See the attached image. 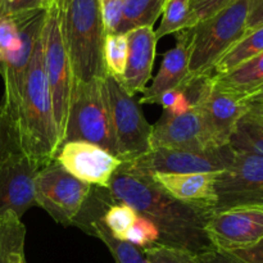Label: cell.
I'll use <instances>...</instances> for the list:
<instances>
[{
  "instance_id": "cell-1",
  "label": "cell",
  "mask_w": 263,
  "mask_h": 263,
  "mask_svg": "<svg viewBox=\"0 0 263 263\" xmlns=\"http://www.w3.org/2000/svg\"><path fill=\"white\" fill-rule=\"evenodd\" d=\"M107 192L113 202L130 205L157 226L161 235L158 244L195 254L212 249L204 228L213 210L174 199L151 180L135 176L122 166L113 175Z\"/></svg>"
},
{
  "instance_id": "cell-2",
  "label": "cell",
  "mask_w": 263,
  "mask_h": 263,
  "mask_svg": "<svg viewBox=\"0 0 263 263\" xmlns=\"http://www.w3.org/2000/svg\"><path fill=\"white\" fill-rule=\"evenodd\" d=\"M7 144L25 154L37 171L55 161L61 149L44 68L43 36L36 43L26 71L20 105L7 133Z\"/></svg>"
},
{
  "instance_id": "cell-3",
  "label": "cell",
  "mask_w": 263,
  "mask_h": 263,
  "mask_svg": "<svg viewBox=\"0 0 263 263\" xmlns=\"http://www.w3.org/2000/svg\"><path fill=\"white\" fill-rule=\"evenodd\" d=\"M64 46L71 62L73 81L104 79L103 59L105 30L99 0H57Z\"/></svg>"
},
{
  "instance_id": "cell-4",
  "label": "cell",
  "mask_w": 263,
  "mask_h": 263,
  "mask_svg": "<svg viewBox=\"0 0 263 263\" xmlns=\"http://www.w3.org/2000/svg\"><path fill=\"white\" fill-rule=\"evenodd\" d=\"M249 7L251 0H234L192 27L189 79L212 74L221 57L246 35Z\"/></svg>"
},
{
  "instance_id": "cell-5",
  "label": "cell",
  "mask_w": 263,
  "mask_h": 263,
  "mask_svg": "<svg viewBox=\"0 0 263 263\" xmlns=\"http://www.w3.org/2000/svg\"><path fill=\"white\" fill-rule=\"evenodd\" d=\"M66 141H87L102 146L118 158L117 141L103 79L73 81Z\"/></svg>"
},
{
  "instance_id": "cell-6",
  "label": "cell",
  "mask_w": 263,
  "mask_h": 263,
  "mask_svg": "<svg viewBox=\"0 0 263 263\" xmlns=\"http://www.w3.org/2000/svg\"><path fill=\"white\" fill-rule=\"evenodd\" d=\"M41 36H43L44 68L50 89L54 117H55L59 143L62 146L66 139L67 120H68L72 90H73V73L62 36L57 0H53L46 7Z\"/></svg>"
},
{
  "instance_id": "cell-7",
  "label": "cell",
  "mask_w": 263,
  "mask_h": 263,
  "mask_svg": "<svg viewBox=\"0 0 263 263\" xmlns=\"http://www.w3.org/2000/svg\"><path fill=\"white\" fill-rule=\"evenodd\" d=\"M103 84L117 141L118 158L123 163L131 162L152 149L153 126L146 121L140 103L123 89L117 79L107 73Z\"/></svg>"
},
{
  "instance_id": "cell-8",
  "label": "cell",
  "mask_w": 263,
  "mask_h": 263,
  "mask_svg": "<svg viewBox=\"0 0 263 263\" xmlns=\"http://www.w3.org/2000/svg\"><path fill=\"white\" fill-rule=\"evenodd\" d=\"M91 192V185L77 180L57 161L36 172V205L63 226L76 222Z\"/></svg>"
},
{
  "instance_id": "cell-9",
  "label": "cell",
  "mask_w": 263,
  "mask_h": 263,
  "mask_svg": "<svg viewBox=\"0 0 263 263\" xmlns=\"http://www.w3.org/2000/svg\"><path fill=\"white\" fill-rule=\"evenodd\" d=\"M234 158L235 151L230 145L205 152L153 148L144 156L122 163V167L135 176L148 179L154 174L221 172L231 166Z\"/></svg>"
},
{
  "instance_id": "cell-10",
  "label": "cell",
  "mask_w": 263,
  "mask_h": 263,
  "mask_svg": "<svg viewBox=\"0 0 263 263\" xmlns=\"http://www.w3.org/2000/svg\"><path fill=\"white\" fill-rule=\"evenodd\" d=\"M180 87L192 107L200 112L216 145H229L236 123L246 115L248 107L238 98L216 90L212 74L187 79Z\"/></svg>"
},
{
  "instance_id": "cell-11",
  "label": "cell",
  "mask_w": 263,
  "mask_h": 263,
  "mask_svg": "<svg viewBox=\"0 0 263 263\" xmlns=\"http://www.w3.org/2000/svg\"><path fill=\"white\" fill-rule=\"evenodd\" d=\"M212 248L235 252L263 239V204H239L213 210L204 228Z\"/></svg>"
},
{
  "instance_id": "cell-12",
  "label": "cell",
  "mask_w": 263,
  "mask_h": 263,
  "mask_svg": "<svg viewBox=\"0 0 263 263\" xmlns=\"http://www.w3.org/2000/svg\"><path fill=\"white\" fill-rule=\"evenodd\" d=\"M213 210L239 204H263V157L236 153L233 163L216 175Z\"/></svg>"
},
{
  "instance_id": "cell-13",
  "label": "cell",
  "mask_w": 263,
  "mask_h": 263,
  "mask_svg": "<svg viewBox=\"0 0 263 263\" xmlns=\"http://www.w3.org/2000/svg\"><path fill=\"white\" fill-rule=\"evenodd\" d=\"M36 172L27 157L17 149L7 146L0 153V215L14 212L22 218L36 205Z\"/></svg>"
},
{
  "instance_id": "cell-14",
  "label": "cell",
  "mask_w": 263,
  "mask_h": 263,
  "mask_svg": "<svg viewBox=\"0 0 263 263\" xmlns=\"http://www.w3.org/2000/svg\"><path fill=\"white\" fill-rule=\"evenodd\" d=\"M55 161L68 174L85 184L107 190L123 162L102 146L87 141H66Z\"/></svg>"
},
{
  "instance_id": "cell-15",
  "label": "cell",
  "mask_w": 263,
  "mask_h": 263,
  "mask_svg": "<svg viewBox=\"0 0 263 263\" xmlns=\"http://www.w3.org/2000/svg\"><path fill=\"white\" fill-rule=\"evenodd\" d=\"M152 149L168 148L179 151L205 152L217 146L197 108L181 115L163 112L152 130Z\"/></svg>"
},
{
  "instance_id": "cell-16",
  "label": "cell",
  "mask_w": 263,
  "mask_h": 263,
  "mask_svg": "<svg viewBox=\"0 0 263 263\" xmlns=\"http://www.w3.org/2000/svg\"><path fill=\"white\" fill-rule=\"evenodd\" d=\"M190 48H192V28H185L176 33V44L163 55L158 73L151 86L144 90L141 103L157 104L162 94L177 89L189 79Z\"/></svg>"
},
{
  "instance_id": "cell-17",
  "label": "cell",
  "mask_w": 263,
  "mask_h": 263,
  "mask_svg": "<svg viewBox=\"0 0 263 263\" xmlns=\"http://www.w3.org/2000/svg\"><path fill=\"white\" fill-rule=\"evenodd\" d=\"M126 36L128 41L127 64L120 84L128 94L135 95L144 92L151 80L158 40L153 27L135 28Z\"/></svg>"
},
{
  "instance_id": "cell-18",
  "label": "cell",
  "mask_w": 263,
  "mask_h": 263,
  "mask_svg": "<svg viewBox=\"0 0 263 263\" xmlns=\"http://www.w3.org/2000/svg\"><path fill=\"white\" fill-rule=\"evenodd\" d=\"M216 175L217 172L154 174L148 180L174 199L213 210L217 202L215 190Z\"/></svg>"
},
{
  "instance_id": "cell-19",
  "label": "cell",
  "mask_w": 263,
  "mask_h": 263,
  "mask_svg": "<svg viewBox=\"0 0 263 263\" xmlns=\"http://www.w3.org/2000/svg\"><path fill=\"white\" fill-rule=\"evenodd\" d=\"M212 85L218 91L241 100L263 85V51L225 74H212Z\"/></svg>"
},
{
  "instance_id": "cell-20",
  "label": "cell",
  "mask_w": 263,
  "mask_h": 263,
  "mask_svg": "<svg viewBox=\"0 0 263 263\" xmlns=\"http://www.w3.org/2000/svg\"><path fill=\"white\" fill-rule=\"evenodd\" d=\"M26 226L14 212L0 215V263H27Z\"/></svg>"
},
{
  "instance_id": "cell-21",
  "label": "cell",
  "mask_w": 263,
  "mask_h": 263,
  "mask_svg": "<svg viewBox=\"0 0 263 263\" xmlns=\"http://www.w3.org/2000/svg\"><path fill=\"white\" fill-rule=\"evenodd\" d=\"M76 223L92 236L100 239L110 252L116 263H146L144 249L112 236L103 223L102 216H95L91 218L85 217L84 221H77Z\"/></svg>"
},
{
  "instance_id": "cell-22",
  "label": "cell",
  "mask_w": 263,
  "mask_h": 263,
  "mask_svg": "<svg viewBox=\"0 0 263 263\" xmlns=\"http://www.w3.org/2000/svg\"><path fill=\"white\" fill-rule=\"evenodd\" d=\"M263 51V26L247 32L213 67L212 74H225Z\"/></svg>"
},
{
  "instance_id": "cell-23",
  "label": "cell",
  "mask_w": 263,
  "mask_h": 263,
  "mask_svg": "<svg viewBox=\"0 0 263 263\" xmlns=\"http://www.w3.org/2000/svg\"><path fill=\"white\" fill-rule=\"evenodd\" d=\"M166 0H123L122 20L117 33H127L135 28L153 27L163 12Z\"/></svg>"
},
{
  "instance_id": "cell-24",
  "label": "cell",
  "mask_w": 263,
  "mask_h": 263,
  "mask_svg": "<svg viewBox=\"0 0 263 263\" xmlns=\"http://www.w3.org/2000/svg\"><path fill=\"white\" fill-rule=\"evenodd\" d=\"M229 145L236 153L263 157V118L247 110L236 123Z\"/></svg>"
},
{
  "instance_id": "cell-25",
  "label": "cell",
  "mask_w": 263,
  "mask_h": 263,
  "mask_svg": "<svg viewBox=\"0 0 263 263\" xmlns=\"http://www.w3.org/2000/svg\"><path fill=\"white\" fill-rule=\"evenodd\" d=\"M128 55L126 33H108L103 45V59L107 73L120 81L125 73Z\"/></svg>"
},
{
  "instance_id": "cell-26",
  "label": "cell",
  "mask_w": 263,
  "mask_h": 263,
  "mask_svg": "<svg viewBox=\"0 0 263 263\" xmlns=\"http://www.w3.org/2000/svg\"><path fill=\"white\" fill-rule=\"evenodd\" d=\"M192 3L193 0H166L162 12V22L158 30H156L157 40L187 28Z\"/></svg>"
},
{
  "instance_id": "cell-27",
  "label": "cell",
  "mask_w": 263,
  "mask_h": 263,
  "mask_svg": "<svg viewBox=\"0 0 263 263\" xmlns=\"http://www.w3.org/2000/svg\"><path fill=\"white\" fill-rule=\"evenodd\" d=\"M136 217L138 213L134 208L125 203L115 202V204L109 205L103 213L102 221L112 236L120 240H125L126 234L134 225Z\"/></svg>"
},
{
  "instance_id": "cell-28",
  "label": "cell",
  "mask_w": 263,
  "mask_h": 263,
  "mask_svg": "<svg viewBox=\"0 0 263 263\" xmlns=\"http://www.w3.org/2000/svg\"><path fill=\"white\" fill-rule=\"evenodd\" d=\"M146 263H197V254L177 247L156 244L144 249Z\"/></svg>"
},
{
  "instance_id": "cell-29",
  "label": "cell",
  "mask_w": 263,
  "mask_h": 263,
  "mask_svg": "<svg viewBox=\"0 0 263 263\" xmlns=\"http://www.w3.org/2000/svg\"><path fill=\"white\" fill-rule=\"evenodd\" d=\"M159 239H161V235L157 226L151 220L139 215L125 236V241H128L141 249L156 246L159 243Z\"/></svg>"
},
{
  "instance_id": "cell-30",
  "label": "cell",
  "mask_w": 263,
  "mask_h": 263,
  "mask_svg": "<svg viewBox=\"0 0 263 263\" xmlns=\"http://www.w3.org/2000/svg\"><path fill=\"white\" fill-rule=\"evenodd\" d=\"M233 2L234 0H193L187 28L194 27L202 21L212 17Z\"/></svg>"
},
{
  "instance_id": "cell-31",
  "label": "cell",
  "mask_w": 263,
  "mask_h": 263,
  "mask_svg": "<svg viewBox=\"0 0 263 263\" xmlns=\"http://www.w3.org/2000/svg\"><path fill=\"white\" fill-rule=\"evenodd\" d=\"M157 104L162 105L163 112L167 115H181L193 108L182 87L168 90L162 94Z\"/></svg>"
},
{
  "instance_id": "cell-32",
  "label": "cell",
  "mask_w": 263,
  "mask_h": 263,
  "mask_svg": "<svg viewBox=\"0 0 263 263\" xmlns=\"http://www.w3.org/2000/svg\"><path fill=\"white\" fill-rule=\"evenodd\" d=\"M105 33H117L122 20L123 0H99Z\"/></svg>"
},
{
  "instance_id": "cell-33",
  "label": "cell",
  "mask_w": 263,
  "mask_h": 263,
  "mask_svg": "<svg viewBox=\"0 0 263 263\" xmlns=\"http://www.w3.org/2000/svg\"><path fill=\"white\" fill-rule=\"evenodd\" d=\"M40 0H0V17L15 15L33 9H45Z\"/></svg>"
},
{
  "instance_id": "cell-34",
  "label": "cell",
  "mask_w": 263,
  "mask_h": 263,
  "mask_svg": "<svg viewBox=\"0 0 263 263\" xmlns=\"http://www.w3.org/2000/svg\"><path fill=\"white\" fill-rule=\"evenodd\" d=\"M197 263H247L229 252L210 249L207 252L197 254Z\"/></svg>"
},
{
  "instance_id": "cell-35",
  "label": "cell",
  "mask_w": 263,
  "mask_h": 263,
  "mask_svg": "<svg viewBox=\"0 0 263 263\" xmlns=\"http://www.w3.org/2000/svg\"><path fill=\"white\" fill-rule=\"evenodd\" d=\"M263 26V0H251L248 18H247L246 33Z\"/></svg>"
},
{
  "instance_id": "cell-36",
  "label": "cell",
  "mask_w": 263,
  "mask_h": 263,
  "mask_svg": "<svg viewBox=\"0 0 263 263\" xmlns=\"http://www.w3.org/2000/svg\"><path fill=\"white\" fill-rule=\"evenodd\" d=\"M231 253L247 263H263V239H261L257 244H254L253 247L231 252Z\"/></svg>"
},
{
  "instance_id": "cell-37",
  "label": "cell",
  "mask_w": 263,
  "mask_h": 263,
  "mask_svg": "<svg viewBox=\"0 0 263 263\" xmlns=\"http://www.w3.org/2000/svg\"><path fill=\"white\" fill-rule=\"evenodd\" d=\"M241 102H243L247 107H249V105L263 104V85L261 87H258L256 91L252 92L251 95L243 98V99H241Z\"/></svg>"
},
{
  "instance_id": "cell-38",
  "label": "cell",
  "mask_w": 263,
  "mask_h": 263,
  "mask_svg": "<svg viewBox=\"0 0 263 263\" xmlns=\"http://www.w3.org/2000/svg\"><path fill=\"white\" fill-rule=\"evenodd\" d=\"M7 146H8L7 135H5V128H4V123H3V117H2V105H0V153H2Z\"/></svg>"
},
{
  "instance_id": "cell-39",
  "label": "cell",
  "mask_w": 263,
  "mask_h": 263,
  "mask_svg": "<svg viewBox=\"0 0 263 263\" xmlns=\"http://www.w3.org/2000/svg\"><path fill=\"white\" fill-rule=\"evenodd\" d=\"M248 112L253 113V115L258 116V117L263 118V104H257V105H249Z\"/></svg>"
},
{
  "instance_id": "cell-40",
  "label": "cell",
  "mask_w": 263,
  "mask_h": 263,
  "mask_svg": "<svg viewBox=\"0 0 263 263\" xmlns=\"http://www.w3.org/2000/svg\"><path fill=\"white\" fill-rule=\"evenodd\" d=\"M40 2H41V3H43V4H45V5H46V7H48V5H49V4H50V3H51V2H53V0H40Z\"/></svg>"
}]
</instances>
